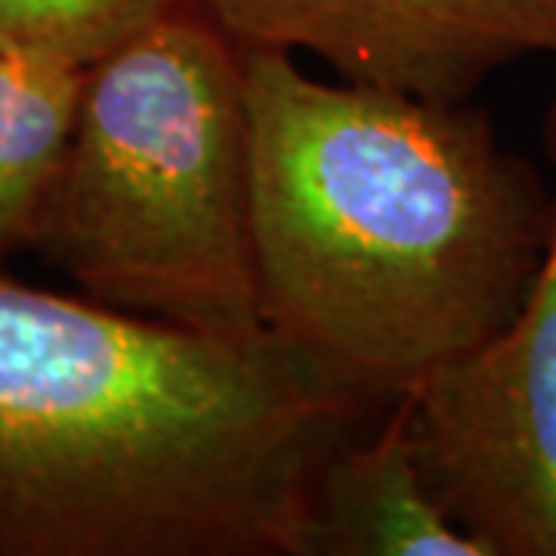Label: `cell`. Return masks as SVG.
Instances as JSON below:
<instances>
[{
  "label": "cell",
  "instance_id": "6da1fadb",
  "mask_svg": "<svg viewBox=\"0 0 556 556\" xmlns=\"http://www.w3.org/2000/svg\"><path fill=\"white\" fill-rule=\"evenodd\" d=\"M380 405L276 334L0 278V556H300L321 464Z\"/></svg>",
  "mask_w": 556,
  "mask_h": 556
},
{
  "label": "cell",
  "instance_id": "7a4b0ae2",
  "mask_svg": "<svg viewBox=\"0 0 556 556\" xmlns=\"http://www.w3.org/2000/svg\"><path fill=\"white\" fill-rule=\"evenodd\" d=\"M266 331L390 405L501 331L556 199L470 102L303 75L241 50Z\"/></svg>",
  "mask_w": 556,
  "mask_h": 556
},
{
  "label": "cell",
  "instance_id": "3957f363",
  "mask_svg": "<svg viewBox=\"0 0 556 556\" xmlns=\"http://www.w3.org/2000/svg\"><path fill=\"white\" fill-rule=\"evenodd\" d=\"M38 251L105 306L257 340L241 47L199 0L84 68Z\"/></svg>",
  "mask_w": 556,
  "mask_h": 556
},
{
  "label": "cell",
  "instance_id": "277c9868",
  "mask_svg": "<svg viewBox=\"0 0 556 556\" xmlns=\"http://www.w3.org/2000/svg\"><path fill=\"white\" fill-rule=\"evenodd\" d=\"M405 399L427 489L492 556H556V219L514 318Z\"/></svg>",
  "mask_w": 556,
  "mask_h": 556
},
{
  "label": "cell",
  "instance_id": "5b68a950",
  "mask_svg": "<svg viewBox=\"0 0 556 556\" xmlns=\"http://www.w3.org/2000/svg\"><path fill=\"white\" fill-rule=\"evenodd\" d=\"M241 50L313 53L343 80L464 102L526 56L556 60V0H199Z\"/></svg>",
  "mask_w": 556,
  "mask_h": 556
},
{
  "label": "cell",
  "instance_id": "8992f818",
  "mask_svg": "<svg viewBox=\"0 0 556 556\" xmlns=\"http://www.w3.org/2000/svg\"><path fill=\"white\" fill-rule=\"evenodd\" d=\"M300 556H492L457 529L427 489L405 399L321 464L303 519Z\"/></svg>",
  "mask_w": 556,
  "mask_h": 556
},
{
  "label": "cell",
  "instance_id": "52a82bcc",
  "mask_svg": "<svg viewBox=\"0 0 556 556\" xmlns=\"http://www.w3.org/2000/svg\"><path fill=\"white\" fill-rule=\"evenodd\" d=\"M84 68L0 50V260L35 248L78 115Z\"/></svg>",
  "mask_w": 556,
  "mask_h": 556
},
{
  "label": "cell",
  "instance_id": "ba28073f",
  "mask_svg": "<svg viewBox=\"0 0 556 556\" xmlns=\"http://www.w3.org/2000/svg\"><path fill=\"white\" fill-rule=\"evenodd\" d=\"M189 0H0V50L87 68Z\"/></svg>",
  "mask_w": 556,
  "mask_h": 556
},
{
  "label": "cell",
  "instance_id": "9c48e42d",
  "mask_svg": "<svg viewBox=\"0 0 556 556\" xmlns=\"http://www.w3.org/2000/svg\"><path fill=\"white\" fill-rule=\"evenodd\" d=\"M541 142H544L547 159L556 164V100L551 102V109L544 115V124H541Z\"/></svg>",
  "mask_w": 556,
  "mask_h": 556
}]
</instances>
